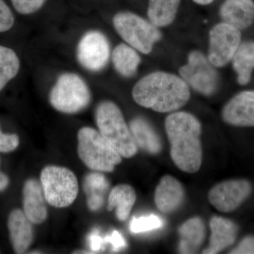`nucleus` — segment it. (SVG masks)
Listing matches in <instances>:
<instances>
[{"label":"nucleus","mask_w":254,"mask_h":254,"mask_svg":"<svg viewBox=\"0 0 254 254\" xmlns=\"http://www.w3.org/2000/svg\"><path fill=\"white\" fill-rule=\"evenodd\" d=\"M132 97L143 108L158 113H170L188 103L190 90L183 78L173 73L155 71L137 82Z\"/></svg>","instance_id":"f257e3e1"},{"label":"nucleus","mask_w":254,"mask_h":254,"mask_svg":"<svg viewBox=\"0 0 254 254\" xmlns=\"http://www.w3.org/2000/svg\"><path fill=\"white\" fill-rule=\"evenodd\" d=\"M165 125L174 163L185 173H197L203 160L202 127L198 119L186 112H177L167 117Z\"/></svg>","instance_id":"f03ea898"},{"label":"nucleus","mask_w":254,"mask_h":254,"mask_svg":"<svg viewBox=\"0 0 254 254\" xmlns=\"http://www.w3.org/2000/svg\"><path fill=\"white\" fill-rule=\"evenodd\" d=\"M95 120L100 133L122 157L130 158L136 154L138 146L118 105L102 102L97 108Z\"/></svg>","instance_id":"7ed1b4c3"},{"label":"nucleus","mask_w":254,"mask_h":254,"mask_svg":"<svg viewBox=\"0 0 254 254\" xmlns=\"http://www.w3.org/2000/svg\"><path fill=\"white\" fill-rule=\"evenodd\" d=\"M77 137L78 157L88 168L111 173L121 163V155L100 131L85 127L78 131Z\"/></svg>","instance_id":"20e7f679"},{"label":"nucleus","mask_w":254,"mask_h":254,"mask_svg":"<svg viewBox=\"0 0 254 254\" xmlns=\"http://www.w3.org/2000/svg\"><path fill=\"white\" fill-rule=\"evenodd\" d=\"M116 31L128 46L143 54L151 53L153 46L162 38L158 27L133 13H118L114 16Z\"/></svg>","instance_id":"39448f33"},{"label":"nucleus","mask_w":254,"mask_h":254,"mask_svg":"<svg viewBox=\"0 0 254 254\" xmlns=\"http://www.w3.org/2000/svg\"><path fill=\"white\" fill-rule=\"evenodd\" d=\"M50 103L65 114L77 113L91 103V94L84 80L73 73L60 75L50 93Z\"/></svg>","instance_id":"423d86ee"},{"label":"nucleus","mask_w":254,"mask_h":254,"mask_svg":"<svg viewBox=\"0 0 254 254\" xmlns=\"http://www.w3.org/2000/svg\"><path fill=\"white\" fill-rule=\"evenodd\" d=\"M41 184L47 202L55 208L69 206L77 198V178L69 169L46 167L41 172Z\"/></svg>","instance_id":"0eeeda50"},{"label":"nucleus","mask_w":254,"mask_h":254,"mask_svg":"<svg viewBox=\"0 0 254 254\" xmlns=\"http://www.w3.org/2000/svg\"><path fill=\"white\" fill-rule=\"evenodd\" d=\"M182 78L198 93L211 95L218 86V76L213 64L199 51L189 55L188 63L180 69Z\"/></svg>","instance_id":"6e6552de"},{"label":"nucleus","mask_w":254,"mask_h":254,"mask_svg":"<svg viewBox=\"0 0 254 254\" xmlns=\"http://www.w3.org/2000/svg\"><path fill=\"white\" fill-rule=\"evenodd\" d=\"M242 40L241 31L225 22L210 31L208 60L213 66L222 67L233 58Z\"/></svg>","instance_id":"1a4fd4ad"},{"label":"nucleus","mask_w":254,"mask_h":254,"mask_svg":"<svg viewBox=\"0 0 254 254\" xmlns=\"http://www.w3.org/2000/svg\"><path fill=\"white\" fill-rule=\"evenodd\" d=\"M110 55L109 41L99 31L87 32L78 43L76 51L78 63L88 71H101L108 64Z\"/></svg>","instance_id":"9d476101"},{"label":"nucleus","mask_w":254,"mask_h":254,"mask_svg":"<svg viewBox=\"0 0 254 254\" xmlns=\"http://www.w3.org/2000/svg\"><path fill=\"white\" fill-rule=\"evenodd\" d=\"M252 191V184L248 180H227L210 190L208 200L219 211L230 213L237 210L250 196Z\"/></svg>","instance_id":"9b49d317"},{"label":"nucleus","mask_w":254,"mask_h":254,"mask_svg":"<svg viewBox=\"0 0 254 254\" xmlns=\"http://www.w3.org/2000/svg\"><path fill=\"white\" fill-rule=\"evenodd\" d=\"M222 116L232 126L254 127V90L234 96L224 107Z\"/></svg>","instance_id":"f8f14e48"},{"label":"nucleus","mask_w":254,"mask_h":254,"mask_svg":"<svg viewBox=\"0 0 254 254\" xmlns=\"http://www.w3.org/2000/svg\"><path fill=\"white\" fill-rule=\"evenodd\" d=\"M185 199V190L171 175L162 177L155 192V203L163 213H170L180 208Z\"/></svg>","instance_id":"ddd939ff"},{"label":"nucleus","mask_w":254,"mask_h":254,"mask_svg":"<svg viewBox=\"0 0 254 254\" xmlns=\"http://www.w3.org/2000/svg\"><path fill=\"white\" fill-rule=\"evenodd\" d=\"M23 193V212L32 223H43L48 218V209L41 184L30 179L25 183Z\"/></svg>","instance_id":"4468645a"},{"label":"nucleus","mask_w":254,"mask_h":254,"mask_svg":"<svg viewBox=\"0 0 254 254\" xmlns=\"http://www.w3.org/2000/svg\"><path fill=\"white\" fill-rule=\"evenodd\" d=\"M210 227L211 230L210 244L203 254H218L235 243L238 227L232 220L222 217H213L210 220Z\"/></svg>","instance_id":"2eb2a0df"},{"label":"nucleus","mask_w":254,"mask_h":254,"mask_svg":"<svg viewBox=\"0 0 254 254\" xmlns=\"http://www.w3.org/2000/svg\"><path fill=\"white\" fill-rule=\"evenodd\" d=\"M223 22L240 30L250 28L254 21L253 0H225L220 11Z\"/></svg>","instance_id":"dca6fc26"},{"label":"nucleus","mask_w":254,"mask_h":254,"mask_svg":"<svg viewBox=\"0 0 254 254\" xmlns=\"http://www.w3.org/2000/svg\"><path fill=\"white\" fill-rule=\"evenodd\" d=\"M10 239L16 253L23 254L29 248L33 241L32 222L19 209L10 213L8 219Z\"/></svg>","instance_id":"f3484780"},{"label":"nucleus","mask_w":254,"mask_h":254,"mask_svg":"<svg viewBox=\"0 0 254 254\" xmlns=\"http://www.w3.org/2000/svg\"><path fill=\"white\" fill-rule=\"evenodd\" d=\"M133 140L137 146L152 155L158 154L162 150L160 136L148 121L142 118H136L129 124Z\"/></svg>","instance_id":"a211bd4d"},{"label":"nucleus","mask_w":254,"mask_h":254,"mask_svg":"<svg viewBox=\"0 0 254 254\" xmlns=\"http://www.w3.org/2000/svg\"><path fill=\"white\" fill-rule=\"evenodd\" d=\"M179 250L182 254H193L198 250L205 235L204 222L200 218H190L179 229Z\"/></svg>","instance_id":"6ab92c4d"},{"label":"nucleus","mask_w":254,"mask_h":254,"mask_svg":"<svg viewBox=\"0 0 254 254\" xmlns=\"http://www.w3.org/2000/svg\"><path fill=\"white\" fill-rule=\"evenodd\" d=\"M136 200L134 189L128 185H119L114 187L108 198V210L116 209L119 220L125 221L129 216Z\"/></svg>","instance_id":"aec40b11"},{"label":"nucleus","mask_w":254,"mask_h":254,"mask_svg":"<svg viewBox=\"0 0 254 254\" xmlns=\"http://www.w3.org/2000/svg\"><path fill=\"white\" fill-rule=\"evenodd\" d=\"M232 61L239 84H248L254 69V41L241 43Z\"/></svg>","instance_id":"412c9836"},{"label":"nucleus","mask_w":254,"mask_h":254,"mask_svg":"<svg viewBox=\"0 0 254 254\" xmlns=\"http://www.w3.org/2000/svg\"><path fill=\"white\" fill-rule=\"evenodd\" d=\"M137 50L128 45H118L113 50V63L115 69L125 77H131L136 73L141 63Z\"/></svg>","instance_id":"4be33fe9"},{"label":"nucleus","mask_w":254,"mask_h":254,"mask_svg":"<svg viewBox=\"0 0 254 254\" xmlns=\"http://www.w3.org/2000/svg\"><path fill=\"white\" fill-rule=\"evenodd\" d=\"M181 0H149L148 16L157 27L171 24L176 17Z\"/></svg>","instance_id":"5701e85b"},{"label":"nucleus","mask_w":254,"mask_h":254,"mask_svg":"<svg viewBox=\"0 0 254 254\" xmlns=\"http://www.w3.org/2000/svg\"><path fill=\"white\" fill-rule=\"evenodd\" d=\"M19 68V59L14 50L0 46V91L17 75Z\"/></svg>","instance_id":"b1692460"},{"label":"nucleus","mask_w":254,"mask_h":254,"mask_svg":"<svg viewBox=\"0 0 254 254\" xmlns=\"http://www.w3.org/2000/svg\"><path fill=\"white\" fill-rule=\"evenodd\" d=\"M164 226L163 219L155 215L133 218L130 224L132 233L138 234L158 230Z\"/></svg>","instance_id":"393cba45"},{"label":"nucleus","mask_w":254,"mask_h":254,"mask_svg":"<svg viewBox=\"0 0 254 254\" xmlns=\"http://www.w3.org/2000/svg\"><path fill=\"white\" fill-rule=\"evenodd\" d=\"M109 187V183L104 175L98 173H91L85 178L84 188L87 193H98L105 191Z\"/></svg>","instance_id":"a878e982"},{"label":"nucleus","mask_w":254,"mask_h":254,"mask_svg":"<svg viewBox=\"0 0 254 254\" xmlns=\"http://www.w3.org/2000/svg\"><path fill=\"white\" fill-rule=\"evenodd\" d=\"M46 0H11L14 9L19 14L28 15L38 11Z\"/></svg>","instance_id":"bb28decb"},{"label":"nucleus","mask_w":254,"mask_h":254,"mask_svg":"<svg viewBox=\"0 0 254 254\" xmlns=\"http://www.w3.org/2000/svg\"><path fill=\"white\" fill-rule=\"evenodd\" d=\"M14 24V15L4 0H0V33L9 31Z\"/></svg>","instance_id":"cd10ccee"},{"label":"nucleus","mask_w":254,"mask_h":254,"mask_svg":"<svg viewBox=\"0 0 254 254\" xmlns=\"http://www.w3.org/2000/svg\"><path fill=\"white\" fill-rule=\"evenodd\" d=\"M19 138L16 134H4L0 129V152L9 153L17 148Z\"/></svg>","instance_id":"c85d7f7f"},{"label":"nucleus","mask_w":254,"mask_h":254,"mask_svg":"<svg viewBox=\"0 0 254 254\" xmlns=\"http://www.w3.org/2000/svg\"><path fill=\"white\" fill-rule=\"evenodd\" d=\"M230 254H254V237L247 236L241 241L236 248L232 250Z\"/></svg>","instance_id":"c756f323"},{"label":"nucleus","mask_w":254,"mask_h":254,"mask_svg":"<svg viewBox=\"0 0 254 254\" xmlns=\"http://www.w3.org/2000/svg\"><path fill=\"white\" fill-rule=\"evenodd\" d=\"M104 241L105 242L111 244L115 252H118V251L127 247L126 241H125V238L120 232L116 231V230L112 232L111 235L105 237Z\"/></svg>","instance_id":"7c9ffc66"},{"label":"nucleus","mask_w":254,"mask_h":254,"mask_svg":"<svg viewBox=\"0 0 254 254\" xmlns=\"http://www.w3.org/2000/svg\"><path fill=\"white\" fill-rule=\"evenodd\" d=\"M103 197L99 193H91L88 197V206L92 211H96L103 204Z\"/></svg>","instance_id":"2f4dec72"},{"label":"nucleus","mask_w":254,"mask_h":254,"mask_svg":"<svg viewBox=\"0 0 254 254\" xmlns=\"http://www.w3.org/2000/svg\"><path fill=\"white\" fill-rule=\"evenodd\" d=\"M88 241H89L90 248L93 252H98L101 250L103 243L105 242L104 240H103L100 237L98 232L95 231V230L89 235Z\"/></svg>","instance_id":"473e14b6"},{"label":"nucleus","mask_w":254,"mask_h":254,"mask_svg":"<svg viewBox=\"0 0 254 254\" xmlns=\"http://www.w3.org/2000/svg\"><path fill=\"white\" fill-rule=\"evenodd\" d=\"M9 185V178L0 172V191H2Z\"/></svg>","instance_id":"72a5a7b5"},{"label":"nucleus","mask_w":254,"mask_h":254,"mask_svg":"<svg viewBox=\"0 0 254 254\" xmlns=\"http://www.w3.org/2000/svg\"><path fill=\"white\" fill-rule=\"evenodd\" d=\"M213 0H193L195 3L198 4L207 5L213 2Z\"/></svg>","instance_id":"f704fd0d"}]
</instances>
